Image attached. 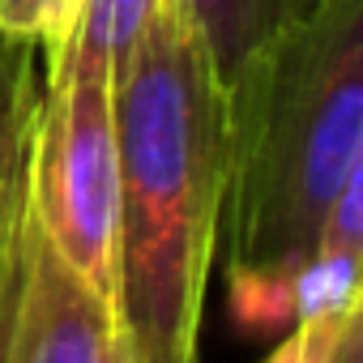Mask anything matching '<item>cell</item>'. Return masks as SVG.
Masks as SVG:
<instances>
[{
	"label": "cell",
	"instance_id": "1",
	"mask_svg": "<svg viewBox=\"0 0 363 363\" xmlns=\"http://www.w3.org/2000/svg\"><path fill=\"white\" fill-rule=\"evenodd\" d=\"M116 329L137 363H197L223 201V86L179 0L111 82Z\"/></svg>",
	"mask_w": 363,
	"mask_h": 363
},
{
	"label": "cell",
	"instance_id": "2",
	"mask_svg": "<svg viewBox=\"0 0 363 363\" xmlns=\"http://www.w3.org/2000/svg\"><path fill=\"white\" fill-rule=\"evenodd\" d=\"M363 162V0H325L223 82L227 269L299 265Z\"/></svg>",
	"mask_w": 363,
	"mask_h": 363
},
{
	"label": "cell",
	"instance_id": "3",
	"mask_svg": "<svg viewBox=\"0 0 363 363\" xmlns=\"http://www.w3.org/2000/svg\"><path fill=\"white\" fill-rule=\"evenodd\" d=\"M111 69L65 48L43 77L30 141V201L65 265L111 303L116 295V111Z\"/></svg>",
	"mask_w": 363,
	"mask_h": 363
},
{
	"label": "cell",
	"instance_id": "4",
	"mask_svg": "<svg viewBox=\"0 0 363 363\" xmlns=\"http://www.w3.org/2000/svg\"><path fill=\"white\" fill-rule=\"evenodd\" d=\"M39 94L43 82L35 73V48L22 39H0V363H9L13 350L30 265V141L39 120Z\"/></svg>",
	"mask_w": 363,
	"mask_h": 363
},
{
	"label": "cell",
	"instance_id": "5",
	"mask_svg": "<svg viewBox=\"0 0 363 363\" xmlns=\"http://www.w3.org/2000/svg\"><path fill=\"white\" fill-rule=\"evenodd\" d=\"M116 312L56 252L35 218L26 291L18 308L9 363H107Z\"/></svg>",
	"mask_w": 363,
	"mask_h": 363
},
{
	"label": "cell",
	"instance_id": "6",
	"mask_svg": "<svg viewBox=\"0 0 363 363\" xmlns=\"http://www.w3.org/2000/svg\"><path fill=\"white\" fill-rule=\"evenodd\" d=\"M214 65L218 86L282 30L312 18L325 0H179Z\"/></svg>",
	"mask_w": 363,
	"mask_h": 363
},
{
	"label": "cell",
	"instance_id": "7",
	"mask_svg": "<svg viewBox=\"0 0 363 363\" xmlns=\"http://www.w3.org/2000/svg\"><path fill=\"white\" fill-rule=\"evenodd\" d=\"M162 5L167 0H82L77 26H73L65 48L103 60L111 69V77H116L124 69V60L133 56V48L141 43V35L150 30V22L158 18Z\"/></svg>",
	"mask_w": 363,
	"mask_h": 363
},
{
	"label": "cell",
	"instance_id": "8",
	"mask_svg": "<svg viewBox=\"0 0 363 363\" xmlns=\"http://www.w3.org/2000/svg\"><path fill=\"white\" fill-rule=\"evenodd\" d=\"M359 261L363 252L354 248H312L299 269H295V325L303 320H337L346 316L359 299Z\"/></svg>",
	"mask_w": 363,
	"mask_h": 363
},
{
	"label": "cell",
	"instance_id": "9",
	"mask_svg": "<svg viewBox=\"0 0 363 363\" xmlns=\"http://www.w3.org/2000/svg\"><path fill=\"white\" fill-rule=\"evenodd\" d=\"M82 0H0V39H22L48 56V65L69 43Z\"/></svg>",
	"mask_w": 363,
	"mask_h": 363
},
{
	"label": "cell",
	"instance_id": "10",
	"mask_svg": "<svg viewBox=\"0 0 363 363\" xmlns=\"http://www.w3.org/2000/svg\"><path fill=\"white\" fill-rule=\"evenodd\" d=\"M354 248L363 252V162L342 179V189L320 223V235H316V248Z\"/></svg>",
	"mask_w": 363,
	"mask_h": 363
},
{
	"label": "cell",
	"instance_id": "11",
	"mask_svg": "<svg viewBox=\"0 0 363 363\" xmlns=\"http://www.w3.org/2000/svg\"><path fill=\"white\" fill-rule=\"evenodd\" d=\"M337 320H303V325H291V333L269 350L265 363H320V354H325Z\"/></svg>",
	"mask_w": 363,
	"mask_h": 363
},
{
	"label": "cell",
	"instance_id": "12",
	"mask_svg": "<svg viewBox=\"0 0 363 363\" xmlns=\"http://www.w3.org/2000/svg\"><path fill=\"white\" fill-rule=\"evenodd\" d=\"M320 363H363V303H354L337 320V329H333Z\"/></svg>",
	"mask_w": 363,
	"mask_h": 363
},
{
	"label": "cell",
	"instance_id": "13",
	"mask_svg": "<svg viewBox=\"0 0 363 363\" xmlns=\"http://www.w3.org/2000/svg\"><path fill=\"white\" fill-rule=\"evenodd\" d=\"M107 363H137V359H133V350L124 346L120 329H116V337H111V354H107Z\"/></svg>",
	"mask_w": 363,
	"mask_h": 363
}]
</instances>
